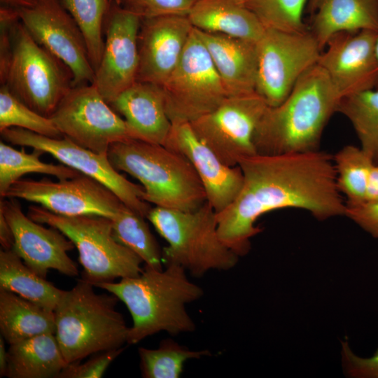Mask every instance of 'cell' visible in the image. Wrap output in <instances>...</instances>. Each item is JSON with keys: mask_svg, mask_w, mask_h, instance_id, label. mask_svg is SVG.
<instances>
[{"mask_svg": "<svg viewBox=\"0 0 378 378\" xmlns=\"http://www.w3.org/2000/svg\"><path fill=\"white\" fill-rule=\"evenodd\" d=\"M242 187L234 200L216 214L220 240L239 257L251 249L262 231L255 225L263 214L299 209L321 220L345 216L332 156L320 150L279 155L255 154L241 160Z\"/></svg>", "mask_w": 378, "mask_h": 378, "instance_id": "6da1fadb", "label": "cell"}, {"mask_svg": "<svg viewBox=\"0 0 378 378\" xmlns=\"http://www.w3.org/2000/svg\"><path fill=\"white\" fill-rule=\"evenodd\" d=\"M115 295L129 310L132 325L127 344H135L160 332L175 335L193 332L195 323L186 304L199 300L203 290L177 265L156 270L144 265L139 275L95 286Z\"/></svg>", "mask_w": 378, "mask_h": 378, "instance_id": "7a4b0ae2", "label": "cell"}, {"mask_svg": "<svg viewBox=\"0 0 378 378\" xmlns=\"http://www.w3.org/2000/svg\"><path fill=\"white\" fill-rule=\"evenodd\" d=\"M340 100L325 71L315 64L300 77L283 102L267 107L254 134L256 153L319 150L324 128Z\"/></svg>", "mask_w": 378, "mask_h": 378, "instance_id": "3957f363", "label": "cell"}, {"mask_svg": "<svg viewBox=\"0 0 378 378\" xmlns=\"http://www.w3.org/2000/svg\"><path fill=\"white\" fill-rule=\"evenodd\" d=\"M107 156L117 171L141 183L144 200L155 206L191 211L206 202L191 163L164 145L129 139L111 144Z\"/></svg>", "mask_w": 378, "mask_h": 378, "instance_id": "277c9868", "label": "cell"}, {"mask_svg": "<svg viewBox=\"0 0 378 378\" xmlns=\"http://www.w3.org/2000/svg\"><path fill=\"white\" fill-rule=\"evenodd\" d=\"M79 280L64 290L54 311L55 337L68 364L97 353L119 349L127 342L130 327L116 309L118 298L98 294Z\"/></svg>", "mask_w": 378, "mask_h": 378, "instance_id": "5b68a950", "label": "cell"}, {"mask_svg": "<svg viewBox=\"0 0 378 378\" xmlns=\"http://www.w3.org/2000/svg\"><path fill=\"white\" fill-rule=\"evenodd\" d=\"M146 218L167 242L162 249L164 265H179L200 277L210 270H229L238 262L220 240L216 213L207 202L191 211L154 206Z\"/></svg>", "mask_w": 378, "mask_h": 378, "instance_id": "8992f818", "label": "cell"}, {"mask_svg": "<svg viewBox=\"0 0 378 378\" xmlns=\"http://www.w3.org/2000/svg\"><path fill=\"white\" fill-rule=\"evenodd\" d=\"M28 216L62 232L74 244L83 268V279L94 286L140 274L142 260L113 236L111 218L99 216H65L41 206H30Z\"/></svg>", "mask_w": 378, "mask_h": 378, "instance_id": "52a82bcc", "label": "cell"}, {"mask_svg": "<svg viewBox=\"0 0 378 378\" xmlns=\"http://www.w3.org/2000/svg\"><path fill=\"white\" fill-rule=\"evenodd\" d=\"M1 85L32 110L50 117L73 87V75L19 20L13 27L10 61Z\"/></svg>", "mask_w": 378, "mask_h": 378, "instance_id": "ba28073f", "label": "cell"}, {"mask_svg": "<svg viewBox=\"0 0 378 378\" xmlns=\"http://www.w3.org/2000/svg\"><path fill=\"white\" fill-rule=\"evenodd\" d=\"M161 87L172 123L191 122L214 111L229 97L195 27L180 62Z\"/></svg>", "mask_w": 378, "mask_h": 378, "instance_id": "9c48e42d", "label": "cell"}, {"mask_svg": "<svg viewBox=\"0 0 378 378\" xmlns=\"http://www.w3.org/2000/svg\"><path fill=\"white\" fill-rule=\"evenodd\" d=\"M255 91L270 107L283 102L300 77L317 64L322 50L309 29L266 28L256 42Z\"/></svg>", "mask_w": 378, "mask_h": 378, "instance_id": "30bf717a", "label": "cell"}, {"mask_svg": "<svg viewBox=\"0 0 378 378\" xmlns=\"http://www.w3.org/2000/svg\"><path fill=\"white\" fill-rule=\"evenodd\" d=\"M65 136L107 155L111 144L133 139L125 120L92 84L72 87L50 116Z\"/></svg>", "mask_w": 378, "mask_h": 378, "instance_id": "8fae6325", "label": "cell"}, {"mask_svg": "<svg viewBox=\"0 0 378 378\" xmlns=\"http://www.w3.org/2000/svg\"><path fill=\"white\" fill-rule=\"evenodd\" d=\"M269 106L255 92L227 97L214 111L190 122L197 138L225 164L238 166L256 153V128Z\"/></svg>", "mask_w": 378, "mask_h": 378, "instance_id": "7c38bea8", "label": "cell"}, {"mask_svg": "<svg viewBox=\"0 0 378 378\" xmlns=\"http://www.w3.org/2000/svg\"><path fill=\"white\" fill-rule=\"evenodd\" d=\"M0 133L7 143L42 150L61 163L94 178L112 190L124 204L146 218L152 207L143 198L142 186L120 174L107 155L82 147L65 136L51 138L19 127L6 128Z\"/></svg>", "mask_w": 378, "mask_h": 378, "instance_id": "4fadbf2b", "label": "cell"}, {"mask_svg": "<svg viewBox=\"0 0 378 378\" xmlns=\"http://www.w3.org/2000/svg\"><path fill=\"white\" fill-rule=\"evenodd\" d=\"M3 198L34 202L55 214L65 216H99L112 219L123 204L106 186L87 175L52 181L20 179Z\"/></svg>", "mask_w": 378, "mask_h": 378, "instance_id": "5bb4252c", "label": "cell"}, {"mask_svg": "<svg viewBox=\"0 0 378 378\" xmlns=\"http://www.w3.org/2000/svg\"><path fill=\"white\" fill-rule=\"evenodd\" d=\"M17 9L31 37L70 69L73 87L92 84L94 70L83 34L60 0H36L33 6Z\"/></svg>", "mask_w": 378, "mask_h": 378, "instance_id": "9a60e30c", "label": "cell"}, {"mask_svg": "<svg viewBox=\"0 0 378 378\" xmlns=\"http://www.w3.org/2000/svg\"><path fill=\"white\" fill-rule=\"evenodd\" d=\"M141 20L111 1L104 20L102 55L92 83L108 104L136 81Z\"/></svg>", "mask_w": 378, "mask_h": 378, "instance_id": "2e32d148", "label": "cell"}, {"mask_svg": "<svg viewBox=\"0 0 378 378\" xmlns=\"http://www.w3.org/2000/svg\"><path fill=\"white\" fill-rule=\"evenodd\" d=\"M378 32L342 31L333 35L317 64L328 75L340 99L377 88Z\"/></svg>", "mask_w": 378, "mask_h": 378, "instance_id": "e0dca14e", "label": "cell"}, {"mask_svg": "<svg viewBox=\"0 0 378 378\" xmlns=\"http://www.w3.org/2000/svg\"><path fill=\"white\" fill-rule=\"evenodd\" d=\"M0 201V212L9 224L14 237L13 250L35 273L46 278L50 270L76 276L78 269L67 252L74 243L59 230L42 225L25 216L17 199Z\"/></svg>", "mask_w": 378, "mask_h": 378, "instance_id": "ac0fdd59", "label": "cell"}, {"mask_svg": "<svg viewBox=\"0 0 378 378\" xmlns=\"http://www.w3.org/2000/svg\"><path fill=\"white\" fill-rule=\"evenodd\" d=\"M193 27L188 15L141 19L136 81L161 86L180 62Z\"/></svg>", "mask_w": 378, "mask_h": 378, "instance_id": "d6986e66", "label": "cell"}, {"mask_svg": "<svg viewBox=\"0 0 378 378\" xmlns=\"http://www.w3.org/2000/svg\"><path fill=\"white\" fill-rule=\"evenodd\" d=\"M191 163L206 192V202L218 214L237 197L244 177L239 166L229 167L195 135L190 122H173L164 144Z\"/></svg>", "mask_w": 378, "mask_h": 378, "instance_id": "ffe728a7", "label": "cell"}, {"mask_svg": "<svg viewBox=\"0 0 378 378\" xmlns=\"http://www.w3.org/2000/svg\"><path fill=\"white\" fill-rule=\"evenodd\" d=\"M109 104L123 116L133 139L164 144L172 122L160 85L136 81Z\"/></svg>", "mask_w": 378, "mask_h": 378, "instance_id": "44dd1931", "label": "cell"}, {"mask_svg": "<svg viewBox=\"0 0 378 378\" xmlns=\"http://www.w3.org/2000/svg\"><path fill=\"white\" fill-rule=\"evenodd\" d=\"M197 30L228 97L255 92L256 42Z\"/></svg>", "mask_w": 378, "mask_h": 378, "instance_id": "7402d4cb", "label": "cell"}, {"mask_svg": "<svg viewBox=\"0 0 378 378\" xmlns=\"http://www.w3.org/2000/svg\"><path fill=\"white\" fill-rule=\"evenodd\" d=\"M309 29L323 50L342 31L378 32V0H320Z\"/></svg>", "mask_w": 378, "mask_h": 378, "instance_id": "603a6c76", "label": "cell"}, {"mask_svg": "<svg viewBox=\"0 0 378 378\" xmlns=\"http://www.w3.org/2000/svg\"><path fill=\"white\" fill-rule=\"evenodd\" d=\"M194 27L257 42L266 28L249 10L234 0H197L188 14Z\"/></svg>", "mask_w": 378, "mask_h": 378, "instance_id": "cb8c5ba5", "label": "cell"}, {"mask_svg": "<svg viewBox=\"0 0 378 378\" xmlns=\"http://www.w3.org/2000/svg\"><path fill=\"white\" fill-rule=\"evenodd\" d=\"M9 345L6 377L58 378L68 365L53 333Z\"/></svg>", "mask_w": 378, "mask_h": 378, "instance_id": "d4e9b609", "label": "cell"}, {"mask_svg": "<svg viewBox=\"0 0 378 378\" xmlns=\"http://www.w3.org/2000/svg\"><path fill=\"white\" fill-rule=\"evenodd\" d=\"M55 330L54 311L0 289V332L9 344Z\"/></svg>", "mask_w": 378, "mask_h": 378, "instance_id": "484cf974", "label": "cell"}, {"mask_svg": "<svg viewBox=\"0 0 378 378\" xmlns=\"http://www.w3.org/2000/svg\"><path fill=\"white\" fill-rule=\"evenodd\" d=\"M0 289L55 311L64 292L30 268L13 250L0 251Z\"/></svg>", "mask_w": 378, "mask_h": 378, "instance_id": "4316f807", "label": "cell"}, {"mask_svg": "<svg viewBox=\"0 0 378 378\" xmlns=\"http://www.w3.org/2000/svg\"><path fill=\"white\" fill-rule=\"evenodd\" d=\"M144 217L122 204L111 219L115 239L136 254L144 265L162 269V256L157 241Z\"/></svg>", "mask_w": 378, "mask_h": 378, "instance_id": "83f0119b", "label": "cell"}, {"mask_svg": "<svg viewBox=\"0 0 378 378\" xmlns=\"http://www.w3.org/2000/svg\"><path fill=\"white\" fill-rule=\"evenodd\" d=\"M337 112L348 119L360 147L378 164V88L342 98Z\"/></svg>", "mask_w": 378, "mask_h": 378, "instance_id": "f1b7e54d", "label": "cell"}, {"mask_svg": "<svg viewBox=\"0 0 378 378\" xmlns=\"http://www.w3.org/2000/svg\"><path fill=\"white\" fill-rule=\"evenodd\" d=\"M45 153L34 149L31 153L23 149L18 150L0 142V195L4 197L9 188L27 174L37 173L51 175L59 180L74 178L81 173L64 164H54L42 162L39 157Z\"/></svg>", "mask_w": 378, "mask_h": 378, "instance_id": "f546056e", "label": "cell"}, {"mask_svg": "<svg viewBox=\"0 0 378 378\" xmlns=\"http://www.w3.org/2000/svg\"><path fill=\"white\" fill-rule=\"evenodd\" d=\"M337 188L346 204L365 201L370 173L374 162L359 146L346 145L332 156Z\"/></svg>", "mask_w": 378, "mask_h": 378, "instance_id": "4dcf8cb0", "label": "cell"}, {"mask_svg": "<svg viewBox=\"0 0 378 378\" xmlns=\"http://www.w3.org/2000/svg\"><path fill=\"white\" fill-rule=\"evenodd\" d=\"M138 353L144 378H178L188 360L211 355L208 350L192 351L171 338L162 340L156 349L140 347Z\"/></svg>", "mask_w": 378, "mask_h": 378, "instance_id": "1f68e13d", "label": "cell"}, {"mask_svg": "<svg viewBox=\"0 0 378 378\" xmlns=\"http://www.w3.org/2000/svg\"><path fill=\"white\" fill-rule=\"evenodd\" d=\"M60 1L83 34L90 60L95 73L104 49V20L112 0H60Z\"/></svg>", "mask_w": 378, "mask_h": 378, "instance_id": "d6a6232c", "label": "cell"}, {"mask_svg": "<svg viewBox=\"0 0 378 378\" xmlns=\"http://www.w3.org/2000/svg\"><path fill=\"white\" fill-rule=\"evenodd\" d=\"M251 11L265 28L298 32L309 29L304 10L309 0H234Z\"/></svg>", "mask_w": 378, "mask_h": 378, "instance_id": "836d02e7", "label": "cell"}, {"mask_svg": "<svg viewBox=\"0 0 378 378\" xmlns=\"http://www.w3.org/2000/svg\"><path fill=\"white\" fill-rule=\"evenodd\" d=\"M22 128L40 135L61 138L62 133L50 117L39 114L15 97L4 85L0 88V130Z\"/></svg>", "mask_w": 378, "mask_h": 378, "instance_id": "e575fe53", "label": "cell"}, {"mask_svg": "<svg viewBox=\"0 0 378 378\" xmlns=\"http://www.w3.org/2000/svg\"><path fill=\"white\" fill-rule=\"evenodd\" d=\"M141 19L188 15L197 0H112Z\"/></svg>", "mask_w": 378, "mask_h": 378, "instance_id": "d590c367", "label": "cell"}, {"mask_svg": "<svg viewBox=\"0 0 378 378\" xmlns=\"http://www.w3.org/2000/svg\"><path fill=\"white\" fill-rule=\"evenodd\" d=\"M124 347L97 353L86 362L69 363L58 378H99L110 364L123 351Z\"/></svg>", "mask_w": 378, "mask_h": 378, "instance_id": "8d00e7d4", "label": "cell"}, {"mask_svg": "<svg viewBox=\"0 0 378 378\" xmlns=\"http://www.w3.org/2000/svg\"><path fill=\"white\" fill-rule=\"evenodd\" d=\"M20 20L18 9L1 5L0 8V82H4L12 54V31Z\"/></svg>", "mask_w": 378, "mask_h": 378, "instance_id": "74e56055", "label": "cell"}, {"mask_svg": "<svg viewBox=\"0 0 378 378\" xmlns=\"http://www.w3.org/2000/svg\"><path fill=\"white\" fill-rule=\"evenodd\" d=\"M342 360L346 374L354 378H378V349L369 358L356 356L348 341L342 342Z\"/></svg>", "mask_w": 378, "mask_h": 378, "instance_id": "f35d334b", "label": "cell"}, {"mask_svg": "<svg viewBox=\"0 0 378 378\" xmlns=\"http://www.w3.org/2000/svg\"><path fill=\"white\" fill-rule=\"evenodd\" d=\"M346 205L345 216L378 239V202Z\"/></svg>", "mask_w": 378, "mask_h": 378, "instance_id": "ab89813d", "label": "cell"}, {"mask_svg": "<svg viewBox=\"0 0 378 378\" xmlns=\"http://www.w3.org/2000/svg\"><path fill=\"white\" fill-rule=\"evenodd\" d=\"M365 202H378V164H374L371 169L368 182Z\"/></svg>", "mask_w": 378, "mask_h": 378, "instance_id": "60d3db41", "label": "cell"}, {"mask_svg": "<svg viewBox=\"0 0 378 378\" xmlns=\"http://www.w3.org/2000/svg\"><path fill=\"white\" fill-rule=\"evenodd\" d=\"M0 243L4 250L12 249L14 244L12 230L1 212H0Z\"/></svg>", "mask_w": 378, "mask_h": 378, "instance_id": "b9f144b4", "label": "cell"}, {"mask_svg": "<svg viewBox=\"0 0 378 378\" xmlns=\"http://www.w3.org/2000/svg\"><path fill=\"white\" fill-rule=\"evenodd\" d=\"M5 340L0 336V377H6L7 363H8V350L5 346Z\"/></svg>", "mask_w": 378, "mask_h": 378, "instance_id": "7bdbcfd3", "label": "cell"}, {"mask_svg": "<svg viewBox=\"0 0 378 378\" xmlns=\"http://www.w3.org/2000/svg\"><path fill=\"white\" fill-rule=\"evenodd\" d=\"M1 4L15 8H28L33 6L36 0H0Z\"/></svg>", "mask_w": 378, "mask_h": 378, "instance_id": "ee69618b", "label": "cell"}, {"mask_svg": "<svg viewBox=\"0 0 378 378\" xmlns=\"http://www.w3.org/2000/svg\"><path fill=\"white\" fill-rule=\"evenodd\" d=\"M320 0H309L307 4V10L309 14L313 15V14L315 13L318 5L319 4Z\"/></svg>", "mask_w": 378, "mask_h": 378, "instance_id": "f6af8a7d", "label": "cell"}, {"mask_svg": "<svg viewBox=\"0 0 378 378\" xmlns=\"http://www.w3.org/2000/svg\"><path fill=\"white\" fill-rule=\"evenodd\" d=\"M376 54H377V59H378V37H377V42H376ZM377 88H378V85H377Z\"/></svg>", "mask_w": 378, "mask_h": 378, "instance_id": "bcb514c9", "label": "cell"}]
</instances>
